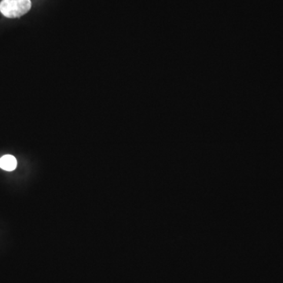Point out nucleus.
<instances>
[{"instance_id": "f03ea898", "label": "nucleus", "mask_w": 283, "mask_h": 283, "mask_svg": "<svg viewBox=\"0 0 283 283\" xmlns=\"http://www.w3.org/2000/svg\"><path fill=\"white\" fill-rule=\"evenodd\" d=\"M17 160L12 155H5L0 158V168L5 171H14L17 168Z\"/></svg>"}, {"instance_id": "f257e3e1", "label": "nucleus", "mask_w": 283, "mask_h": 283, "mask_svg": "<svg viewBox=\"0 0 283 283\" xmlns=\"http://www.w3.org/2000/svg\"><path fill=\"white\" fill-rule=\"evenodd\" d=\"M30 0H3L0 3V11L8 18H20L31 9Z\"/></svg>"}]
</instances>
